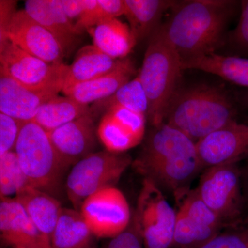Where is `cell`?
Returning <instances> with one entry per match:
<instances>
[{
	"label": "cell",
	"instance_id": "obj_18",
	"mask_svg": "<svg viewBox=\"0 0 248 248\" xmlns=\"http://www.w3.org/2000/svg\"><path fill=\"white\" fill-rule=\"evenodd\" d=\"M135 73V66L130 58L122 59L113 71L86 82L78 84L63 92L84 105L89 106L110 97L128 83Z\"/></svg>",
	"mask_w": 248,
	"mask_h": 248
},
{
	"label": "cell",
	"instance_id": "obj_36",
	"mask_svg": "<svg viewBox=\"0 0 248 248\" xmlns=\"http://www.w3.org/2000/svg\"><path fill=\"white\" fill-rule=\"evenodd\" d=\"M246 102H247V104H248V94H247V95H246Z\"/></svg>",
	"mask_w": 248,
	"mask_h": 248
},
{
	"label": "cell",
	"instance_id": "obj_33",
	"mask_svg": "<svg viewBox=\"0 0 248 248\" xmlns=\"http://www.w3.org/2000/svg\"><path fill=\"white\" fill-rule=\"evenodd\" d=\"M62 7L67 17L76 24L84 10V0H61Z\"/></svg>",
	"mask_w": 248,
	"mask_h": 248
},
{
	"label": "cell",
	"instance_id": "obj_30",
	"mask_svg": "<svg viewBox=\"0 0 248 248\" xmlns=\"http://www.w3.org/2000/svg\"><path fill=\"white\" fill-rule=\"evenodd\" d=\"M143 239L132 218L130 226L122 234L112 238L107 248H143Z\"/></svg>",
	"mask_w": 248,
	"mask_h": 248
},
{
	"label": "cell",
	"instance_id": "obj_31",
	"mask_svg": "<svg viewBox=\"0 0 248 248\" xmlns=\"http://www.w3.org/2000/svg\"><path fill=\"white\" fill-rule=\"evenodd\" d=\"M231 38L236 48L248 53V0L241 2V16Z\"/></svg>",
	"mask_w": 248,
	"mask_h": 248
},
{
	"label": "cell",
	"instance_id": "obj_22",
	"mask_svg": "<svg viewBox=\"0 0 248 248\" xmlns=\"http://www.w3.org/2000/svg\"><path fill=\"white\" fill-rule=\"evenodd\" d=\"M183 70H200L248 88V59L215 53L182 61Z\"/></svg>",
	"mask_w": 248,
	"mask_h": 248
},
{
	"label": "cell",
	"instance_id": "obj_11",
	"mask_svg": "<svg viewBox=\"0 0 248 248\" xmlns=\"http://www.w3.org/2000/svg\"><path fill=\"white\" fill-rule=\"evenodd\" d=\"M11 40L36 58L54 64H61L64 58L60 45L53 35L24 9L16 11L0 41Z\"/></svg>",
	"mask_w": 248,
	"mask_h": 248
},
{
	"label": "cell",
	"instance_id": "obj_4",
	"mask_svg": "<svg viewBox=\"0 0 248 248\" xmlns=\"http://www.w3.org/2000/svg\"><path fill=\"white\" fill-rule=\"evenodd\" d=\"M182 71V59L159 26L151 36L138 75L148 98L147 117L153 127L164 124Z\"/></svg>",
	"mask_w": 248,
	"mask_h": 248
},
{
	"label": "cell",
	"instance_id": "obj_14",
	"mask_svg": "<svg viewBox=\"0 0 248 248\" xmlns=\"http://www.w3.org/2000/svg\"><path fill=\"white\" fill-rule=\"evenodd\" d=\"M145 130L146 115L114 108L102 116L97 133L107 151L123 153L141 143Z\"/></svg>",
	"mask_w": 248,
	"mask_h": 248
},
{
	"label": "cell",
	"instance_id": "obj_35",
	"mask_svg": "<svg viewBox=\"0 0 248 248\" xmlns=\"http://www.w3.org/2000/svg\"><path fill=\"white\" fill-rule=\"evenodd\" d=\"M243 198H244L243 223H248V170L246 174V177H245L244 190V192H243Z\"/></svg>",
	"mask_w": 248,
	"mask_h": 248
},
{
	"label": "cell",
	"instance_id": "obj_2",
	"mask_svg": "<svg viewBox=\"0 0 248 248\" xmlns=\"http://www.w3.org/2000/svg\"><path fill=\"white\" fill-rule=\"evenodd\" d=\"M134 167L158 186L173 191L189 188L202 169L197 144L180 130L166 124L154 127L148 135Z\"/></svg>",
	"mask_w": 248,
	"mask_h": 248
},
{
	"label": "cell",
	"instance_id": "obj_13",
	"mask_svg": "<svg viewBox=\"0 0 248 248\" xmlns=\"http://www.w3.org/2000/svg\"><path fill=\"white\" fill-rule=\"evenodd\" d=\"M202 167L237 163L248 156V124L234 122L196 143Z\"/></svg>",
	"mask_w": 248,
	"mask_h": 248
},
{
	"label": "cell",
	"instance_id": "obj_32",
	"mask_svg": "<svg viewBox=\"0 0 248 248\" xmlns=\"http://www.w3.org/2000/svg\"><path fill=\"white\" fill-rule=\"evenodd\" d=\"M104 19L117 18L125 14L124 0H98Z\"/></svg>",
	"mask_w": 248,
	"mask_h": 248
},
{
	"label": "cell",
	"instance_id": "obj_10",
	"mask_svg": "<svg viewBox=\"0 0 248 248\" xmlns=\"http://www.w3.org/2000/svg\"><path fill=\"white\" fill-rule=\"evenodd\" d=\"M80 213L95 237L115 238L131 222L125 196L115 187L98 191L84 201Z\"/></svg>",
	"mask_w": 248,
	"mask_h": 248
},
{
	"label": "cell",
	"instance_id": "obj_3",
	"mask_svg": "<svg viewBox=\"0 0 248 248\" xmlns=\"http://www.w3.org/2000/svg\"><path fill=\"white\" fill-rule=\"evenodd\" d=\"M235 109L223 91L208 86L179 89L170 102L164 124L177 128L197 143L236 122Z\"/></svg>",
	"mask_w": 248,
	"mask_h": 248
},
{
	"label": "cell",
	"instance_id": "obj_23",
	"mask_svg": "<svg viewBox=\"0 0 248 248\" xmlns=\"http://www.w3.org/2000/svg\"><path fill=\"white\" fill-rule=\"evenodd\" d=\"M124 16L137 42L151 36L158 29L165 11L171 9L175 1L169 0H124Z\"/></svg>",
	"mask_w": 248,
	"mask_h": 248
},
{
	"label": "cell",
	"instance_id": "obj_9",
	"mask_svg": "<svg viewBox=\"0 0 248 248\" xmlns=\"http://www.w3.org/2000/svg\"><path fill=\"white\" fill-rule=\"evenodd\" d=\"M69 66L54 64L27 53L8 39L0 41V73L16 82L40 89L65 81Z\"/></svg>",
	"mask_w": 248,
	"mask_h": 248
},
{
	"label": "cell",
	"instance_id": "obj_5",
	"mask_svg": "<svg viewBox=\"0 0 248 248\" xmlns=\"http://www.w3.org/2000/svg\"><path fill=\"white\" fill-rule=\"evenodd\" d=\"M14 151L30 186L53 194L66 167L48 132L32 121L26 122L21 129Z\"/></svg>",
	"mask_w": 248,
	"mask_h": 248
},
{
	"label": "cell",
	"instance_id": "obj_15",
	"mask_svg": "<svg viewBox=\"0 0 248 248\" xmlns=\"http://www.w3.org/2000/svg\"><path fill=\"white\" fill-rule=\"evenodd\" d=\"M97 128L91 114L48 132L49 137L66 168L91 154L97 141Z\"/></svg>",
	"mask_w": 248,
	"mask_h": 248
},
{
	"label": "cell",
	"instance_id": "obj_28",
	"mask_svg": "<svg viewBox=\"0 0 248 248\" xmlns=\"http://www.w3.org/2000/svg\"><path fill=\"white\" fill-rule=\"evenodd\" d=\"M25 123L0 113V156L14 151L21 129Z\"/></svg>",
	"mask_w": 248,
	"mask_h": 248
},
{
	"label": "cell",
	"instance_id": "obj_19",
	"mask_svg": "<svg viewBox=\"0 0 248 248\" xmlns=\"http://www.w3.org/2000/svg\"><path fill=\"white\" fill-rule=\"evenodd\" d=\"M15 198L37 229L50 241L63 208L60 202L50 194L31 186L18 192Z\"/></svg>",
	"mask_w": 248,
	"mask_h": 248
},
{
	"label": "cell",
	"instance_id": "obj_16",
	"mask_svg": "<svg viewBox=\"0 0 248 248\" xmlns=\"http://www.w3.org/2000/svg\"><path fill=\"white\" fill-rule=\"evenodd\" d=\"M0 232L3 241L14 248H52L16 198L1 197Z\"/></svg>",
	"mask_w": 248,
	"mask_h": 248
},
{
	"label": "cell",
	"instance_id": "obj_29",
	"mask_svg": "<svg viewBox=\"0 0 248 248\" xmlns=\"http://www.w3.org/2000/svg\"><path fill=\"white\" fill-rule=\"evenodd\" d=\"M218 233L200 248H248V227Z\"/></svg>",
	"mask_w": 248,
	"mask_h": 248
},
{
	"label": "cell",
	"instance_id": "obj_25",
	"mask_svg": "<svg viewBox=\"0 0 248 248\" xmlns=\"http://www.w3.org/2000/svg\"><path fill=\"white\" fill-rule=\"evenodd\" d=\"M89 114H91L90 106L80 104L68 96L58 95L40 108L32 122L48 133Z\"/></svg>",
	"mask_w": 248,
	"mask_h": 248
},
{
	"label": "cell",
	"instance_id": "obj_34",
	"mask_svg": "<svg viewBox=\"0 0 248 248\" xmlns=\"http://www.w3.org/2000/svg\"><path fill=\"white\" fill-rule=\"evenodd\" d=\"M17 1H0V11H1V20H0V34L6 30L11 18L16 14V6Z\"/></svg>",
	"mask_w": 248,
	"mask_h": 248
},
{
	"label": "cell",
	"instance_id": "obj_20",
	"mask_svg": "<svg viewBox=\"0 0 248 248\" xmlns=\"http://www.w3.org/2000/svg\"><path fill=\"white\" fill-rule=\"evenodd\" d=\"M121 60L111 58L93 45L85 46L78 50L69 66L62 92L110 73L120 64Z\"/></svg>",
	"mask_w": 248,
	"mask_h": 248
},
{
	"label": "cell",
	"instance_id": "obj_8",
	"mask_svg": "<svg viewBox=\"0 0 248 248\" xmlns=\"http://www.w3.org/2000/svg\"><path fill=\"white\" fill-rule=\"evenodd\" d=\"M133 218L146 248L172 247L177 211L148 178L142 184Z\"/></svg>",
	"mask_w": 248,
	"mask_h": 248
},
{
	"label": "cell",
	"instance_id": "obj_27",
	"mask_svg": "<svg viewBox=\"0 0 248 248\" xmlns=\"http://www.w3.org/2000/svg\"><path fill=\"white\" fill-rule=\"evenodd\" d=\"M30 186L23 173L17 155L9 152L0 156V193L1 197L17 193L27 186Z\"/></svg>",
	"mask_w": 248,
	"mask_h": 248
},
{
	"label": "cell",
	"instance_id": "obj_7",
	"mask_svg": "<svg viewBox=\"0 0 248 248\" xmlns=\"http://www.w3.org/2000/svg\"><path fill=\"white\" fill-rule=\"evenodd\" d=\"M195 190L223 226L234 228L243 223L244 198L236 163L208 168Z\"/></svg>",
	"mask_w": 248,
	"mask_h": 248
},
{
	"label": "cell",
	"instance_id": "obj_6",
	"mask_svg": "<svg viewBox=\"0 0 248 248\" xmlns=\"http://www.w3.org/2000/svg\"><path fill=\"white\" fill-rule=\"evenodd\" d=\"M131 163L129 155L108 151L91 153L78 161L66 182L67 195L75 210L80 211L93 194L114 187Z\"/></svg>",
	"mask_w": 248,
	"mask_h": 248
},
{
	"label": "cell",
	"instance_id": "obj_12",
	"mask_svg": "<svg viewBox=\"0 0 248 248\" xmlns=\"http://www.w3.org/2000/svg\"><path fill=\"white\" fill-rule=\"evenodd\" d=\"M64 84L61 81L43 89H31L0 73V113L32 122L40 108L63 91Z\"/></svg>",
	"mask_w": 248,
	"mask_h": 248
},
{
	"label": "cell",
	"instance_id": "obj_37",
	"mask_svg": "<svg viewBox=\"0 0 248 248\" xmlns=\"http://www.w3.org/2000/svg\"><path fill=\"white\" fill-rule=\"evenodd\" d=\"M14 248H23V247H15Z\"/></svg>",
	"mask_w": 248,
	"mask_h": 248
},
{
	"label": "cell",
	"instance_id": "obj_26",
	"mask_svg": "<svg viewBox=\"0 0 248 248\" xmlns=\"http://www.w3.org/2000/svg\"><path fill=\"white\" fill-rule=\"evenodd\" d=\"M90 108L94 120L114 108H122L146 115L148 110V100L138 76L110 97L94 103Z\"/></svg>",
	"mask_w": 248,
	"mask_h": 248
},
{
	"label": "cell",
	"instance_id": "obj_17",
	"mask_svg": "<svg viewBox=\"0 0 248 248\" xmlns=\"http://www.w3.org/2000/svg\"><path fill=\"white\" fill-rule=\"evenodd\" d=\"M24 11L53 36L64 57L78 45L81 34L67 17L61 0H28Z\"/></svg>",
	"mask_w": 248,
	"mask_h": 248
},
{
	"label": "cell",
	"instance_id": "obj_1",
	"mask_svg": "<svg viewBox=\"0 0 248 248\" xmlns=\"http://www.w3.org/2000/svg\"><path fill=\"white\" fill-rule=\"evenodd\" d=\"M232 1H175L169 20L161 25L182 61L215 53L223 42Z\"/></svg>",
	"mask_w": 248,
	"mask_h": 248
},
{
	"label": "cell",
	"instance_id": "obj_21",
	"mask_svg": "<svg viewBox=\"0 0 248 248\" xmlns=\"http://www.w3.org/2000/svg\"><path fill=\"white\" fill-rule=\"evenodd\" d=\"M88 32L94 46L116 60L127 58L137 44L130 27L117 18L104 19Z\"/></svg>",
	"mask_w": 248,
	"mask_h": 248
},
{
	"label": "cell",
	"instance_id": "obj_24",
	"mask_svg": "<svg viewBox=\"0 0 248 248\" xmlns=\"http://www.w3.org/2000/svg\"><path fill=\"white\" fill-rule=\"evenodd\" d=\"M94 237L79 211L63 208L50 244L52 248H94Z\"/></svg>",
	"mask_w": 248,
	"mask_h": 248
}]
</instances>
